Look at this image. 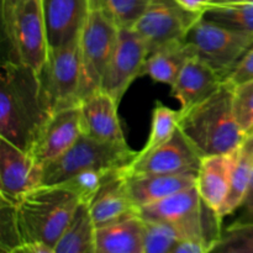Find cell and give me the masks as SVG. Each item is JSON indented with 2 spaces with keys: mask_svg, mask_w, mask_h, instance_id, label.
<instances>
[{
  "mask_svg": "<svg viewBox=\"0 0 253 253\" xmlns=\"http://www.w3.org/2000/svg\"><path fill=\"white\" fill-rule=\"evenodd\" d=\"M49 116L39 73L5 58L0 74V137L30 152Z\"/></svg>",
  "mask_w": 253,
  "mask_h": 253,
  "instance_id": "6da1fadb",
  "label": "cell"
},
{
  "mask_svg": "<svg viewBox=\"0 0 253 253\" xmlns=\"http://www.w3.org/2000/svg\"><path fill=\"white\" fill-rule=\"evenodd\" d=\"M179 130L202 157L240 150L246 133L235 116L234 85L224 82L202 103L180 110Z\"/></svg>",
  "mask_w": 253,
  "mask_h": 253,
  "instance_id": "7a4b0ae2",
  "label": "cell"
},
{
  "mask_svg": "<svg viewBox=\"0 0 253 253\" xmlns=\"http://www.w3.org/2000/svg\"><path fill=\"white\" fill-rule=\"evenodd\" d=\"M81 203V198L63 183L41 184L20 198L14 203L20 249L26 244H43L54 253L57 241Z\"/></svg>",
  "mask_w": 253,
  "mask_h": 253,
  "instance_id": "3957f363",
  "label": "cell"
},
{
  "mask_svg": "<svg viewBox=\"0 0 253 253\" xmlns=\"http://www.w3.org/2000/svg\"><path fill=\"white\" fill-rule=\"evenodd\" d=\"M0 12L6 59L40 74L48 57L42 0H1Z\"/></svg>",
  "mask_w": 253,
  "mask_h": 253,
  "instance_id": "277c9868",
  "label": "cell"
},
{
  "mask_svg": "<svg viewBox=\"0 0 253 253\" xmlns=\"http://www.w3.org/2000/svg\"><path fill=\"white\" fill-rule=\"evenodd\" d=\"M140 216L172 226L180 240H197L214 252L221 239V217L203 202L195 187L188 188L166 199L141 208Z\"/></svg>",
  "mask_w": 253,
  "mask_h": 253,
  "instance_id": "5b68a950",
  "label": "cell"
},
{
  "mask_svg": "<svg viewBox=\"0 0 253 253\" xmlns=\"http://www.w3.org/2000/svg\"><path fill=\"white\" fill-rule=\"evenodd\" d=\"M126 143H110L82 135L67 152L43 167L42 184H57L84 170L125 168L137 157Z\"/></svg>",
  "mask_w": 253,
  "mask_h": 253,
  "instance_id": "8992f818",
  "label": "cell"
},
{
  "mask_svg": "<svg viewBox=\"0 0 253 253\" xmlns=\"http://www.w3.org/2000/svg\"><path fill=\"white\" fill-rule=\"evenodd\" d=\"M119 27L95 0H89V11L79 39L81 48V101L99 90L104 72L115 48Z\"/></svg>",
  "mask_w": 253,
  "mask_h": 253,
  "instance_id": "52a82bcc",
  "label": "cell"
},
{
  "mask_svg": "<svg viewBox=\"0 0 253 253\" xmlns=\"http://www.w3.org/2000/svg\"><path fill=\"white\" fill-rule=\"evenodd\" d=\"M184 41L195 54L226 78L253 46V36L202 16L188 31Z\"/></svg>",
  "mask_w": 253,
  "mask_h": 253,
  "instance_id": "ba28073f",
  "label": "cell"
},
{
  "mask_svg": "<svg viewBox=\"0 0 253 253\" xmlns=\"http://www.w3.org/2000/svg\"><path fill=\"white\" fill-rule=\"evenodd\" d=\"M79 39L81 35L73 41L48 51L46 63L39 74L51 114L81 104Z\"/></svg>",
  "mask_w": 253,
  "mask_h": 253,
  "instance_id": "9c48e42d",
  "label": "cell"
},
{
  "mask_svg": "<svg viewBox=\"0 0 253 253\" xmlns=\"http://www.w3.org/2000/svg\"><path fill=\"white\" fill-rule=\"evenodd\" d=\"M148 53L147 43L135 29H119L115 48L104 72L100 89L120 103L133 81L142 77Z\"/></svg>",
  "mask_w": 253,
  "mask_h": 253,
  "instance_id": "30bf717a",
  "label": "cell"
},
{
  "mask_svg": "<svg viewBox=\"0 0 253 253\" xmlns=\"http://www.w3.org/2000/svg\"><path fill=\"white\" fill-rule=\"evenodd\" d=\"M202 16L188 11L174 0H151L133 29L145 40L148 51L152 52L165 44L183 41Z\"/></svg>",
  "mask_w": 253,
  "mask_h": 253,
  "instance_id": "8fae6325",
  "label": "cell"
},
{
  "mask_svg": "<svg viewBox=\"0 0 253 253\" xmlns=\"http://www.w3.org/2000/svg\"><path fill=\"white\" fill-rule=\"evenodd\" d=\"M43 180V166L34 156L0 137V197L16 203Z\"/></svg>",
  "mask_w": 253,
  "mask_h": 253,
  "instance_id": "7c38bea8",
  "label": "cell"
},
{
  "mask_svg": "<svg viewBox=\"0 0 253 253\" xmlns=\"http://www.w3.org/2000/svg\"><path fill=\"white\" fill-rule=\"evenodd\" d=\"M202 156L178 128L174 135L126 167L128 174H178L198 172Z\"/></svg>",
  "mask_w": 253,
  "mask_h": 253,
  "instance_id": "4fadbf2b",
  "label": "cell"
},
{
  "mask_svg": "<svg viewBox=\"0 0 253 253\" xmlns=\"http://www.w3.org/2000/svg\"><path fill=\"white\" fill-rule=\"evenodd\" d=\"M83 135L81 104L51 114L40 130L30 153L42 166L69 150Z\"/></svg>",
  "mask_w": 253,
  "mask_h": 253,
  "instance_id": "5bb4252c",
  "label": "cell"
},
{
  "mask_svg": "<svg viewBox=\"0 0 253 253\" xmlns=\"http://www.w3.org/2000/svg\"><path fill=\"white\" fill-rule=\"evenodd\" d=\"M119 104L103 89L85 96L81 101L83 135L103 142L126 143L118 113Z\"/></svg>",
  "mask_w": 253,
  "mask_h": 253,
  "instance_id": "9a60e30c",
  "label": "cell"
},
{
  "mask_svg": "<svg viewBox=\"0 0 253 253\" xmlns=\"http://www.w3.org/2000/svg\"><path fill=\"white\" fill-rule=\"evenodd\" d=\"M48 51L81 35L89 11V0H42Z\"/></svg>",
  "mask_w": 253,
  "mask_h": 253,
  "instance_id": "2e32d148",
  "label": "cell"
},
{
  "mask_svg": "<svg viewBox=\"0 0 253 253\" xmlns=\"http://www.w3.org/2000/svg\"><path fill=\"white\" fill-rule=\"evenodd\" d=\"M222 83L224 78L195 54L188 59L170 85V93L180 103V110H188L212 95Z\"/></svg>",
  "mask_w": 253,
  "mask_h": 253,
  "instance_id": "e0dca14e",
  "label": "cell"
},
{
  "mask_svg": "<svg viewBox=\"0 0 253 253\" xmlns=\"http://www.w3.org/2000/svg\"><path fill=\"white\" fill-rule=\"evenodd\" d=\"M198 172L178 174H128L125 170V183L133 204L141 208L166 199L188 188L195 187Z\"/></svg>",
  "mask_w": 253,
  "mask_h": 253,
  "instance_id": "ac0fdd59",
  "label": "cell"
},
{
  "mask_svg": "<svg viewBox=\"0 0 253 253\" xmlns=\"http://www.w3.org/2000/svg\"><path fill=\"white\" fill-rule=\"evenodd\" d=\"M237 151L222 155L203 156L200 160L195 188L203 202L217 214L229 193Z\"/></svg>",
  "mask_w": 253,
  "mask_h": 253,
  "instance_id": "d6986e66",
  "label": "cell"
},
{
  "mask_svg": "<svg viewBox=\"0 0 253 253\" xmlns=\"http://www.w3.org/2000/svg\"><path fill=\"white\" fill-rule=\"evenodd\" d=\"M125 170L126 168L109 180L96 193L91 202L88 203L96 227L113 224L131 215L138 214V209L133 204L126 188Z\"/></svg>",
  "mask_w": 253,
  "mask_h": 253,
  "instance_id": "ffe728a7",
  "label": "cell"
},
{
  "mask_svg": "<svg viewBox=\"0 0 253 253\" xmlns=\"http://www.w3.org/2000/svg\"><path fill=\"white\" fill-rule=\"evenodd\" d=\"M96 253H143V219L131 215L96 227Z\"/></svg>",
  "mask_w": 253,
  "mask_h": 253,
  "instance_id": "44dd1931",
  "label": "cell"
},
{
  "mask_svg": "<svg viewBox=\"0 0 253 253\" xmlns=\"http://www.w3.org/2000/svg\"><path fill=\"white\" fill-rule=\"evenodd\" d=\"M195 52L189 43L183 41L172 42L148 53L142 68V76H148L155 82L172 85L180 71Z\"/></svg>",
  "mask_w": 253,
  "mask_h": 253,
  "instance_id": "7402d4cb",
  "label": "cell"
},
{
  "mask_svg": "<svg viewBox=\"0 0 253 253\" xmlns=\"http://www.w3.org/2000/svg\"><path fill=\"white\" fill-rule=\"evenodd\" d=\"M96 225L89 204L82 202L54 246V253H96Z\"/></svg>",
  "mask_w": 253,
  "mask_h": 253,
  "instance_id": "603a6c76",
  "label": "cell"
},
{
  "mask_svg": "<svg viewBox=\"0 0 253 253\" xmlns=\"http://www.w3.org/2000/svg\"><path fill=\"white\" fill-rule=\"evenodd\" d=\"M253 174V160L241 152V148L237 151L236 161H235L234 170L230 180L229 193L226 200L220 209V217L232 215L235 211L240 210L244 204L245 199L249 193Z\"/></svg>",
  "mask_w": 253,
  "mask_h": 253,
  "instance_id": "cb8c5ba5",
  "label": "cell"
},
{
  "mask_svg": "<svg viewBox=\"0 0 253 253\" xmlns=\"http://www.w3.org/2000/svg\"><path fill=\"white\" fill-rule=\"evenodd\" d=\"M203 16L235 31L253 36V1L211 5Z\"/></svg>",
  "mask_w": 253,
  "mask_h": 253,
  "instance_id": "d4e9b609",
  "label": "cell"
},
{
  "mask_svg": "<svg viewBox=\"0 0 253 253\" xmlns=\"http://www.w3.org/2000/svg\"><path fill=\"white\" fill-rule=\"evenodd\" d=\"M180 110H173L162 103H156L152 111V121H151V132L146 145L137 156H143L150 153L158 146L169 140L175 131L179 128Z\"/></svg>",
  "mask_w": 253,
  "mask_h": 253,
  "instance_id": "484cf974",
  "label": "cell"
},
{
  "mask_svg": "<svg viewBox=\"0 0 253 253\" xmlns=\"http://www.w3.org/2000/svg\"><path fill=\"white\" fill-rule=\"evenodd\" d=\"M126 168V167H125ZM125 168H104V169L84 170L73 175L69 179L62 182L67 187L71 188L82 202L90 203L96 193L114 177L119 174ZM58 184V183H57Z\"/></svg>",
  "mask_w": 253,
  "mask_h": 253,
  "instance_id": "4316f807",
  "label": "cell"
},
{
  "mask_svg": "<svg viewBox=\"0 0 253 253\" xmlns=\"http://www.w3.org/2000/svg\"><path fill=\"white\" fill-rule=\"evenodd\" d=\"M142 219L143 253H173L175 245L180 241L178 232L162 221Z\"/></svg>",
  "mask_w": 253,
  "mask_h": 253,
  "instance_id": "83f0119b",
  "label": "cell"
},
{
  "mask_svg": "<svg viewBox=\"0 0 253 253\" xmlns=\"http://www.w3.org/2000/svg\"><path fill=\"white\" fill-rule=\"evenodd\" d=\"M119 29H133L151 0H95Z\"/></svg>",
  "mask_w": 253,
  "mask_h": 253,
  "instance_id": "f1b7e54d",
  "label": "cell"
},
{
  "mask_svg": "<svg viewBox=\"0 0 253 253\" xmlns=\"http://www.w3.org/2000/svg\"><path fill=\"white\" fill-rule=\"evenodd\" d=\"M217 253H253V221L232 222L215 246Z\"/></svg>",
  "mask_w": 253,
  "mask_h": 253,
  "instance_id": "f546056e",
  "label": "cell"
},
{
  "mask_svg": "<svg viewBox=\"0 0 253 253\" xmlns=\"http://www.w3.org/2000/svg\"><path fill=\"white\" fill-rule=\"evenodd\" d=\"M21 246L19 229L12 202L1 199L0 203V250L6 253H17Z\"/></svg>",
  "mask_w": 253,
  "mask_h": 253,
  "instance_id": "4dcf8cb0",
  "label": "cell"
},
{
  "mask_svg": "<svg viewBox=\"0 0 253 253\" xmlns=\"http://www.w3.org/2000/svg\"><path fill=\"white\" fill-rule=\"evenodd\" d=\"M234 111L244 132L253 130V79L234 85Z\"/></svg>",
  "mask_w": 253,
  "mask_h": 253,
  "instance_id": "1f68e13d",
  "label": "cell"
},
{
  "mask_svg": "<svg viewBox=\"0 0 253 253\" xmlns=\"http://www.w3.org/2000/svg\"><path fill=\"white\" fill-rule=\"evenodd\" d=\"M251 79H253V46L247 51L237 66L230 72L224 82H227L231 85H239Z\"/></svg>",
  "mask_w": 253,
  "mask_h": 253,
  "instance_id": "d6a6232c",
  "label": "cell"
},
{
  "mask_svg": "<svg viewBox=\"0 0 253 253\" xmlns=\"http://www.w3.org/2000/svg\"><path fill=\"white\" fill-rule=\"evenodd\" d=\"M253 221V174H252V180L251 185H250L249 193H247V197L245 199L244 204L240 208V215L235 222H250Z\"/></svg>",
  "mask_w": 253,
  "mask_h": 253,
  "instance_id": "836d02e7",
  "label": "cell"
},
{
  "mask_svg": "<svg viewBox=\"0 0 253 253\" xmlns=\"http://www.w3.org/2000/svg\"><path fill=\"white\" fill-rule=\"evenodd\" d=\"M174 1L188 11L202 15H204V12L212 4V0H174Z\"/></svg>",
  "mask_w": 253,
  "mask_h": 253,
  "instance_id": "e575fe53",
  "label": "cell"
},
{
  "mask_svg": "<svg viewBox=\"0 0 253 253\" xmlns=\"http://www.w3.org/2000/svg\"><path fill=\"white\" fill-rule=\"evenodd\" d=\"M241 152L253 160V130L246 135V138L241 146Z\"/></svg>",
  "mask_w": 253,
  "mask_h": 253,
  "instance_id": "d590c367",
  "label": "cell"
},
{
  "mask_svg": "<svg viewBox=\"0 0 253 253\" xmlns=\"http://www.w3.org/2000/svg\"><path fill=\"white\" fill-rule=\"evenodd\" d=\"M253 0H212L211 5H226V4H239V2H251Z\"/></svg>",
  "mask_w": 253,
  "mask_h": 253,
  "instance_id": "8d00e7d4",
  "label": "cell"
}]
</instances>
